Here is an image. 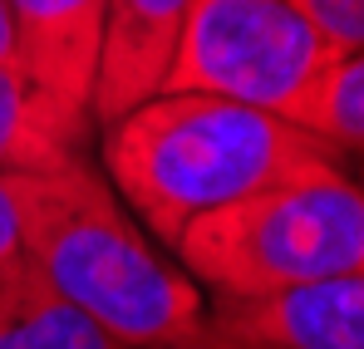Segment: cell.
I'll return each instance as SVG.
<instances>
[{
  "instance_id": "cell-1",
  "label": "cell",
  "mask_w": 364,
  "mask_h": 349,
  "mask_svg": "<svg viewBox=\"0 0 364 349\" xmlns=\"http://www.w3.org/2000/svg\"><path fill=\"white\" fill-rule=\"evenodd\" d=\"M25 261L128 349H178L207 325L202 286L168 261L84 153L10 173Z\"/></svg>"
},
{
  "instance_id": "cell-2",
  "label": "cell",
  "mask_w": 364,
  "mask_h": 349,
  "mask_svg": "<svg viewBox=\"0 0 364 349\" xmlns=\"http://www.w3.org/2000/svg\"><path fill=\"white\" fill-rule=\"evenodd\" d=\"M104 133L114 192L168 246L217 207L286 177L340 168V153L301 123L217 94H153Z\"/></svg>"
},
{
  "instance_id": "cell-3",
  "label": "cell",
  "mask_w": 364,
  "mask_h": 349,
  "mask_svg": "<svg viewBox=\"0 0 364 349\" xmlns=\"http://www.w3.org/2000/svg\"><path fill=\"white\" fill-rule=\"evenodd\" d=\"M217 300L305 291L364 271V182L340 168L286 177L197 217L173 246Z\"/></svg>"
},
{
  "instance_id": "cell-4",
  "label": "cell",
  "mask_w": 364,
  "mask_h": 349,
  "mask_svg": "<svg viewBox=\"0 0 364 349\" xmlns=\"http://www.w3.org/2000/svg\"><path fill=\"white\" fill-rule=\"evenodd\" d=\"M335 64L291 0H192L158 94H217L305 128Z\"/></svg>"
},
{
  "instance_id": "cell-5",
  "label": "cell",
  "mask_w": 364,
  "mask_h": 349,
  "mask_svg": "<svg viewBox=\"0 0 364 349\" xmlns=\"http://www.w3.org/2000/svg\"><path fill=\"white\" fill-rule=\"evenodd\" d=\"M109 0H10L20 74L60 109L74 128H94V69L104 45Z\"/></svg>"
},
{
  "instance_id": "cell-6",
  "label": "cell",
  "mask_w": 364,
  "mask_h": 349,
  "mask_svg": "<svg viewBox=\"0 0 364 349\" xmlns=\"http://www.w3.org/2000/svg\"><path fill=\"white\" fill-rule=\"evenodd\" d=\"M187 10L192 0H109L94 99H89L94 128H109L114 118H123L163 89Z\"/></svg>"
},
{
  "instance_id": "cell-7",
  "label": "cell",
  "mask_w": 364,
  "mask_h": 349,
  "mask_svg": "<svg viewBox=\"0 0 364 349\" xmlns=\"http://www.w3.org/2000/svg\"><path fill=\"white\" fill-rule=\"evenodd\" d=\"M207 320L227 335L281 349H364V271L305 291L212 300Z\"/></svg>"
},
{
  "instance_id": "cell-8",
  "label": "cell",
  "mask_w": 364,
  "mask_h": 349,
  "mask_svg": "<svg viewBox=\"0 0 364 349\" xmlns=\"http://www.w3.org/2000/svg\"><path fill=\"white\" fill-rule=\"evenodd\" d=\"M0 349H128L94 315L64 300L30 261L0 276Z\"/></svg>"
},
{
  "instance_id": "cell-9",
  "label": "cell",
  "mask_w": 364,
  "mask_h": 349,
  "mask_svg": "<svg viewBox=\"0 0 364 349\" xmlns=\"http://www.w3.org/2000/svg\"><path fill=\"white\" fill-rule=\"evenodd\" d=\"M89 133L69 118L10 64H0V173L50 168L69 153H79Z\"/></svg>"
},
{
  "instance_id": "cell-10",
  "label": "cell",
  "mask_w": 364,
  "mask_h": 349,
  "mask_svg": "<svg viewBox=\"0 0 364 349\" xmlns=\"http://www.w3.org/2000/svg\"><path fill=\"white\" fill-rule=\"evenodd\" d=\"M305 128L320 143H330L340 158H364V55L340 59L330 69Z\"/></svg>"
},
{
  "instance_id": "cell-11",
  "label": "cell",
  "mask_w": 364,
  "mask_h": 349,
  "mask_svg": "<svg viewBox=\"0 0 364 349\" xmlns=\"http://www.w3.org/2000/svg\"><path fill=\"white\" fill-rule=\"evenodd\" d=\"M340 59L364 55V0H291Z\"/></svg>"
},
{
  "instance_id": "cell-12",
  "label": "cell",
  "mask_w": 364,
  "mask_h": 349,
  "mask_svg": "<svg viewBox=\"0 0 364 349\" xmlns=\"http://www.w3.org/2000/svg\"><path fill=\"white\" fill-rule=\"evenodd\" d=\"M20 261H25V246H20V202H15L10 173H0V276H10Z\"/></svg>"
},
{
  "instance_id": "cell-13",
  "label": "cell",
  "mask_w": 364,
  "mask_h": 349,
  "mask_svg": "<svg viewBox=\"0 0 364 349\" xmlns=\"http://www.w3.org/2000/svg\"><path fill=\"white\" fill-rule=\"evenodd\" d=\"M178 349H281V345H261V340H242V335H227V330H217L212 320L187 340V345H178Z\"/></svg>"
},
{
  "instance_id": "cell-14",
  "label": "cell",
  "mask_w": 364,
  "mask_h": 349,
  "mask_svg": "<svg viewBox=\"0 0 364 349\" xmlns=\"http://www.w3.org/2000/svg\"><path fill=\"white\" fill-rule=\"evenodd\" d=\"M0 64L20 69V55H15V20H10V0H0Z\"/></svg>"
}]
</instances>
